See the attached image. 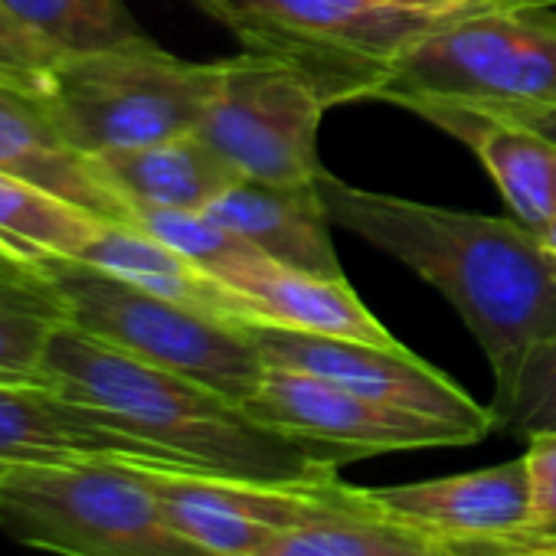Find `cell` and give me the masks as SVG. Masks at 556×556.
Returning <instances> with one entry per match:
<instances>
[{
    "label": "cell",
    "instance_id": "cell-17",
    "mask_svg": "<svg viewBox=\"0 0 556 556\" xmlns=\"http://www.w3.org/2000/svg\"><path fill=\"white\" fill-rule=\"evenodd\" d=\"M226 286L242 295L252 325H275L308 334L400 348V341L357 299L348 278H321L299 268H286L271 258H258L229 275Z\"/></svg>",
    "mask_w": 556,
    "mask_h": 556
},
{
    "label": "cell",
    "instance_id": "cell-14",
    "mask_svg": "<svg viewBox=\"0 0 556 556\" xmlns=\"http://www.w3.org/2000/svg\"><path fill=\"white\" fill-rule=\"evenodd\" d=\"M396 105L462 141L491 174L514 219L536 232L556 219V141L514 118L458 102L403 99Z\"/></svg>",
    "mask_w": 556,
    "mask_h": 556
},
{
    "label": "cell",
    "instance_id": "cell-6",
    "mask_svg": "<svg viewBox=\"0 0 556 556\" xmlns=\"http://www.w3.org/2000/svg\"><path fill=\"white\" fill-rule=\"evenodd\" d=\"M37 282L73 328L245 406L265 361L245 325L161 299L86 262H40Z\"/></svg>",
    "mask_w": 556,
    "mask_h": 556
},
{
    "label": "cell",
    "instance_id": "cell-13",
    "mask_svg": "<svg viewBox=\"0 0 556 556\" xmlns=\"http://www.w3.org/2000/svg\"><path fill=\"white\" fill-rule=\"evenodd\" d=\"M374 517L435 536H488L523 527L527 520V468L523 455L445 478L361 488Z\"/></svg>",
    "mask_w": 556,
    "mask_h": 556
},
{
    "label": "cell",
    "instance_id": "cell-28",
    "mask_svg": "<svg viewBox=\"0 0 556 556\" xmlns=\"http://www.w3.org/2000/svg\"><path fill=\"white\" fill-rule=\"evenodd\" d=\"M383 4L403 8V11H426V14H455V17L520 8V4H510V0H383Z\"/></svg>",
    "mask_w": 556,
    "mask_h": 556
},
{
    "label": "cell",
    "instance_id": "cell-32",
    "mask_svg": "<svg viewBox=\"0 0 556 556\" xmlns=\"http://www.w3.org/2000/svg\"><path fill=\"white\" fill-rule=\"evenodd\" d=\"M0 262H4V265H14V268H24V265H17V262H14V258H8V255H4V252H0ZM24 271H27V268H24Z\"/></svg>",
    "mask_w": 556,
    "mask_h": 556
},
{
    "label": "cell",
    "instance_id": "cell-26",
    "mask_svg": "<svg viewBox=\"0 0 556 556\" xmlns=\"http://www.w3.org/2000/svg\"><path fill=\"white\" fill-rule=\"evenodd\" d=\"M527 530L556 533V429L527 439Z\"/></svg>",
    "mask_w": 556,
    "mask_h": 556
},
{
    "label": "cell",
    "instance_id": "cell-5",
    "mask_svg": "<svg viewBox=\"0 0 556 556\" xmlns=\"http://www.w3.org/2000/svg\"><path fill=\"white\" fill-rule=\"evenodd\" d=\"M223 70L226 60L187 63L141 37L125 47L60 56L40 96L63 135L96 157L193 135Z\"/></svg>",
    "mask_w": 556,
    "mask_h": 556
},
{
    "label": "cell",
    "instance_id": "cell-24",
    "mask_svg": "<svg viewBox=\"0 0 556 556\" xmlns=\"http://www.w3.org/2000/svg\"><path fill=\"white\" fill-rule=\"evenodd\" d=\"M494 413V432L507 439H530L556 429V338L530 354L514 393Z\"/></svg>",
    "mask_w": 556,
    "mask_h": 556
},
{
    "label": "cell",
    "instance_id": "cell-15",
    "mask_svg": "<svg viewBox=\"0 0 556 556\" xmlns=\"http://www.w3.org/2000/svg\"><path fill=\"white\" fill-rule=\"evenodd\" d=\"M0 170L47 187L102 219L131 223V206L109 187L96 157L63 135L40 89L11 76H0Z\"/></svg>",
    "mask_w": 556,
    "mask_h": 556
},
{
    "label": "cell",
    "instance_id": "cell-18",
    "mask_svg": "<svg viewBox=\"0 0 556 556\" xmlns=\"http://www.w3.org/2000/svg\"><path fill=\"white\" fill-rule=\"evenodd\" d=\"M109 187L128 206L203 213L219 193L242 180L200 135H180L144 148L96 154Z\"/></svg>",
    "mask_w": 556,
    "mask_h": 556
},
{
    "label": "cell",
    "instance_id": "cell-4",
    "mask_svg": "<svg viewBox=\"0 0 556 556\" xmlns=\"http://www.w3.org/2000/svg\"><path fill=\"white\" fill-rule=\"evenodd\" d=\"M0 527L56 556H213L161 510L125 462H34L0 468Z\"/></svg>",
    "mask_w": 556,
    "mask_h": 556
},
{
    "label": "cell",
    "instance_id": "cell-27",
    "mask_svg": "<svg viewBox=\"0 0 556 556\" xmlns=\"http://www.w3.org/2000/svg\"><path fill=\"white\" fill-rule=\"evenodd\" d=\"M442 543L452 549V556H556V533H536L527 527L488 536H458Z\"/></svg>",
    "mask_w": 556,
    "mask_h": 556
},
{
    "label": "cell",
    "instance_id": "cell-9",
    "mask_svg": "<svg viewBox=\"0 0 556 556\" xmlns=\"http://www.w3.org/2000/svg\"><path fill=\"white\" fill-rule=\"evenodd\" d=\"M135 468L164 517L213 556H249L282 530L370 514L361 484H344L338 475L325 481H252L154 462Z\"/></svg>",
    "mask_w": 556,
    "mask_h": 556
},
{
    "label": "cell",
    "instance_id": "cell-3",
    "mask_svg": "<svg viewBox=\"0 0 556 556\" xmlns=\"http://www.w3.org/2000/svg\"><path fill=\"white\" fill-rule=\"evenodd\" d=\"M245 53L295 70L328 109L377 99L400 53L455 14L390 8L383 0H193Z\"/></svg>",
    "mask_w": 556,
    "mask_h": 556
},
{
    "label": "cell",
    "instance_id": "cell-12",
    "mask_svg": "<svg viewBox=\"0 0 556 556\" xmlns=\"http://www.w3.org/2000/svg\"><path fill=\"white\" fill-rule=\"evenodd\" d=\"M34 462H125L167 465L151 445L109 416L60 393L47 380L0 377V468Z\"/></svg>",
    "mask_w": 556,
    "mask_h": 556
},
{
    "label": "cell",
    "instance_id": "cell-10",
    "mask_svg": "<svg viewBox=\"0 0 556 556\" xmlns=\"http://www.w3.org/2000/svg\"><path fill=\"white\" fill-rule=\"evenodd\" d=\"M245 413L338 465L387 452L475 445L484 439L478 429L396 409L286 367H265L255 393L245 400Z\"/></svg>",
    "mask_w": 556,
    "mask_h": 556
},
{
    "label": "cell",
    "instance_id": "cell-29",
    "mask_svg": "<svg viewBox=\"0 0 556 556\" xmlns=\"http://www.w3.org/2000/svg\"><path fill=\"white\" fill-rule=\"evenodd\" d=\"M497 115V112H494ZM504 118H514L540 135H546L549 141H556V109H546V112H523V115H504Z\"/></svg>",
    "mask_w": 556,
    "mask_h": 556
},
{
    "label": "cell",
    "instance_id": "cell-16",
    "mask_svg": "<svg viewBox=\"0 0 556 556\" xmlns=\"http://www.w3.org/2000/svg\"><path fill=\"white\" fill-rule=\"evenodd\" d=\"M203 213L278 265L321 278H344L318 180L308 187H275L242 177Z\"/></svg>",
    "mask_w": 556,
    "mask_h": 556
},
{
    "label": "cell",
    "instance_id": "cell-31",
    "mask_svg": "<svg viewBox=\"0 0 556 556\" xmlns=\"http://www.w3.org/2000/svg\"><path fill=\"white\" fill-rule=\"evenodd\" d=\"M540 236H543V239H546V242L553 245V252H556V219H553V223H549L546 229H540Z\"/></svg>",
    "mask_w": 556,
    "mask_h": 556
},
{
    "label": "cell",
    "instance_id": "cell-8",
    "mask_svg": "<svg viewBox=\"0 0 556 556\" xmlns=\"http://www.w3.org/2000/svg\"><path fill=\"white\" fill-rule=\"evenodd\" d=\"M328 105L295 70L258 53L226 60L219 89L193 135L239 177L308 187L321 177L318 128Z\"/></svg>",
    "mask_w": 556,
    "mask_h": 556
},
{
    "label": "cell",
    "instance_id": "cell-1",
    "mask_svg": "<svg viewBox=\"0 0 556 556\" xmlns=\"http://www.w3.org/2000/svg\"><path fill=\"white\" fill-rule=\"evenodd\" d=\"M318 193L331 223L409 265L455 305L491 364V409L504 406L530 354L556 338L553 245L514 216L374 193L328 170Z\"/></svg>",
    "mask_w": 556,
    "mask_h": 556
},
{
    "label": "cell",
    "instance_id": "cell-30",
    "mask_svg": "<svg viewBox=\"0 0 556 556\" xmlns=\"http://www.w3.org/2000/svg\"><path fill=\"white\" fill-rule=\"evenodd\" d=\"M510 4H520V8H553L556 0H510Z\"/></svg>",
    "mask_w": 556,
    "mask_h": 556
},
{
    "label": "cell",
    "instance_id": "cell-7",
    "mask_svg": "<svg viewBox=\"0 0 556 556\" xmlns=\"http://www.w3.org/2000/svg\"><path fill=\"white\" fill-rule=\"evenodd\" d=\"M380 102L442 99L497 115L556 109V11L471 14L409 43Z\"/></svg>",
    "mask_w": 556,
    "mask_h": 556
},
{
    "label": "cell",
    "instance_id": "cell-22",
    "mask_svg": "<svg viewBox=\"0 0 556 556\" xmlns=\"http://www.w3.org/2000/svg\"><path fill=\"white\" fill-rule=\"evenodd\" d=\"M60 321L37 275L0 262V377L43 380V351Z\"/></svg>",
    "mask_w": 556,
    "mask_h": 556
},
{
    "label": "cell",
    "instance_id": "cell-20",
    "mask_svg": "<svg viewBox=\"0 0 556 556\" xmlns=\"http://www.w3.org/2000/svg\"><path fill=\"white\" fill-rule=\"evenodd\" d=\"M86 206L0 170V252L37 275L40 262H83L102 229Z\"/></svg>",
    "mask_w": 556,
    "mask_h": 556
},
{
    "label": "cell",
    "instance_id": "cell-21",
    "mask_svg": "<svg viewBox=\"0 0 556 556\" xmlns=\"http://www.w3.org/2000/svg\"><path fill=\"white\" fill-rule=\"evenodd\" d=\"M249 556H452V549L435 536L367 514L282 530Z\"/></svg>",
    "mask_w": 556,
    "mask_h": 556
},
{
    "label": "cell",
    "instance_id": "cell-2",
    "mask_svg": "<svg viewBox=\"0 0 556 556\" xmlns=\"http://www.w3.org/2000/svg\"><path fill=\"white\" fill-rule=\"evenodd\" d=\"M43 380L99 409L167 465L252 481H325L338 462L289 439L229 396L112 348L60 321L43 351Z\"/></svg>",
    "mask_w": 556,
    "mask_h": 556
},
{
    "label": "cell",
    "instance_id": "cell-19",
    "mask_svg": "<svg viewBox=\"0 0 556 556\" xmlns=\"http://www.w3.org/2000/svg\"><path fill=\"white\" fill-rule=\"evenodd\" d=\"M83 262L122 278V282L190 305L213 318L252 325L239 292H232L216 275H210L206 268H200L197 262H190L187 255H180L177 249H170L167 242L154 239L151 232L131 223L105 219L96 239L89 242Z\"/></svg>",
    "mask_w": 556,
    "mask_h": 556
},
{
    "label": "cell",
    "instance_id": "cell-11",
    "mask_svg": "<svg viewBox=\"0 0 556 556\" xmlns=\"http://www.w3.org/2000/svg\"><path fill=\"white\" fill-rule=\"evenodd\" d=\"M255 351L265 367H286L299 374H312L331 380L357 396L413 409L422 416H435L445 422H458L478 429L481 435L494 432L491 406L475 403L452 377L416 357L409 348H380L351 338L308 334L295 328L275 325H245Z\"/></svg>",
    "mask_w": 556,
    "mask_h": 556
},
{
    "label": "cell",
    "instance_id": "cell-23",
    "mask_svg": "<svg viewBox=\"0 0 556 556\" xmlns=\"http://www.w3.org/2000/svg\"><path fill=\"white\" fill-rule=\"evenodd\" d=\"M14 17L50 40L63 56L141 40L122 0H0Z\"/></svg>",
    "mask_w": 556,
    "mask_h": 556
},
{
    "label": "cell",
    "instance_id": "cell-25",
    "mask_svg": "<svg viewBox=\"0 0 556 556\" xmlns=\"http://www.w3.org/2000/svg\"><path fill=\"white\" fill-rule=\"evenodd\" d=\"M60 50L30 30L21 17H14L0 4V76L21 79L34 89L43 86L47 73L60 63Z\"/></svg>",
    "mask_w": 556,
    "mask_h": 556
}]
</instances>
